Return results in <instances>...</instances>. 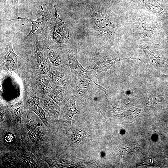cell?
Instances as JSON below:
<instances>
[{"instance_id":"cell-16","label":"cell","mask_w":168,"mask_h":168,"mask_svg":"<svg viewBox=\"0 0 168 168\" xmlns=\"http://www.w3.org/2000/svg\"><path fill=\"white\" fill-rule=\"evenodd\" d=\"M38 85L41 91L44 93L49 92L51 89L50 81L45 77H42L39 78Z\"/></svg>"},{"instance_id":"cell-14","label":"cell","mask_w":168,"mask_h":168,"mask_svg":"<svg viewBox=\"0 0 168 168\" xmlns=\"http://www.w3.org/2000/svg\"><path fill=\"white\" fill-rule=\"evenodd\" d=\"M63 87L57 86L51 90L50 92L51 98L58 105L63 101L65 96Z\"/></svg>"},{"instance_id":"cell-1","label":"cell","mask_w":168,"mask_h":168,"mask_svg":"<svg viewBox=\"0 0 168 168\" xmlns=\"http://www.w3.org/2000/svg\"><path fill=\"white\" fill-rule=\"evenodd\" d=\"M21 124V140L24 149L39 157L53 156V135L39 116L23 113Z\"/></svg>"},{"instance_id":"cell-15","label":"cell","mask_w":168,"mask_h":168,"mask_svg":"<svg viewBox=\"0 0 168 168\" xmlns=\"http://www.w3.org/2000/svg\"><path fill=\"white\" fill-rule=\"evenodd\" d=\"M142 110V109L133 107L122 113L115 116L123 118L132 119L138 116L141 113Z\"/></svg>"},{"instance_id":"cell-12","label":"cell","mask_w":168,"mask_h":168,"mask_svg":"<svg viewBox=\"0 0 168 168\" xmlns=\"http://www.w3.org/2000/svg\"><path fill=\"white\" fill-rule=\"evenodd\" d=\"M91 81L90 80L86 78L76 79V92L83 99H86L91 91Z\"/></svg>"},{"instance_id":"cell-6","label":"cell","mask_w":168,"mask_h":168,"mask_svg":"<svg viewBox=\"0 0 168 168\" xmlns=\"http://www.w3.org/2000/svg\"><path fill=\"white\" fill-rule=\"evenodd\" d=\"M55 15L51 27L53 36L55 41L59 43H63L68 41L69 35L64 22L58 15L57 9L54 7Z\"/></svg>"},{"instance_id":"cell-19","label":"cell","mask_w":168,"mask_h":168,"mask_svg":"<svg viewBox=\"0 0 168 168\" xmlns=\"http://www.w3.org/2000/svg\"><path fill=\"white\" fill-rule=\"evenodd\" d=\"M19 0H11L12 3L13 5H16L18 3Z\"/></svg>"},{"instance_id":"cell-20","label":"cell","mask_w":168,"mask_h":168,"mask_svg":"<svg viewBox=\"0 0 168 168\" xmlns=\"http://www.w3.org/2000/svg\"><path fill=\"white\" fill-rule=\"evenodd\" d=\"M162 77L164 79H166L168 81V75H163Z\"/></svg>"},{"instance_id":"cell-8","label":"cell","mask_w":168,"mask_h":168,"mask_svg":"<svg viewBox=\"0 0 168 168\" xmlns=\"http://www.w3.org/2000/svg\"><path fill=\"white\" fill-rule=\"evenodd\" d=\"M67 58L72 75L76 79L86 78L93 81L92 79V74L91 71L85 69L79 62L76 55L72 52L68 53Z\"/></svg>"},{"instance_id":"cell-10","label":"cell","mask_w":168,"mask_h":168,"mask_svg":"<svg viewBox=\"0 0 168 168\" xmlns=\"http://www.w3.org/2000/svg\"><path fill=\"white\" fill-rule=\"evenodd\" d=\"M3 56L7 68L11 71L17 69L19 65L18 57L15 53L11 43L7 44Z\"/></svg>"},{"instance_id":"cell-18","label":"cell","mask_w":168,"mask_h":168,"mask_svg":"<svg viewBox=\"0 0 168 168\" xmlns=\"http://www.w3.org/2000/svg\"><path fill=\"white\" fill-rule=\"evenodd\" d=\"M7 0H0L1 7L4 5L6 2Z\"/></svg>"},{"instance_id":"cell-7","label":"cell","mask_w":168,"mask_h":168,"mask_svg":"<svg viewBox=\"0 0 168 168\" xmlns=\"http://www.w3.org/2000/svg\"><path fill=\"white\" fill-rule=\"evenodd\" d=\"M40 102L48 115L47 119L52 128L54 124H58V123L59 107L51 98L49 97H43L40 100Z\"/></svg>"},{"instance_id":"cell-5","label":"cell","mask_w":168,"mask_h":168,"mask_svg":"<svg viewBox=\"0 0 168 168\" xmlns=\"http://www.w3.org/2000/svg\"><path fill=\"white\" fill-rule=\"evenodd\" d=\"M76 99V97L70 96L64 101V106L59 116V122L64 128L71 125L72 116L78 113V111L75 105Z\"/></svg>"},{"instance_id":"cell-9","label":"cell","mask_w":168,"mask_h":168,"mask_svg":"<svg viewBox=\"0 0 168 168\" xmlns=\"http://www.w3.org/2000/svg\"><path fill=\"white\" fill-rule=\"evenodd\" d=\"M27 101L28 109L34 112L39 116L49 130L53 134L52 128L46 118V114L41 106L39 98L34 95L29 98Z\"/></svg>"},{"instance_id":"cell-4","label":"cell","mask_w":168,"mask_h":168,"mask_svg":"<svg viewBox=\"0 0 168 168\" xmlns=\"http://www.w3.org/2000/svg\"><path fill=\"white\" fill-rule=\"evenodd\" d=\"M41 8L42 10L43 14L41 17L37 19L35 21H33L29 19L21 17L20 16L18 17L17 18L9 20L11 21L23 19L31 22L32 24L31 30L29 33L26 36L25 38L39 36L44 33V32L45 30L49 21V10H48V9L46 12H44L42 6H41Z\"/></svg>"},{"instance_id":"cell-3","label":"cell","mask_w":168,"mask_h":168,"mask_svg":"<svg viewBox=\"0 0 168 168\" xmlns=\"http://www.w3.org/2000/svg\"><path fill=\"white\" fill-rule=\"evenodd\" d=\"M128 59H137L136 58H117L109 56H98L95 57L91 65L92 75L98 76L103 71L110 69L116 63L123 60Z\"/></svg>"},{"instance_id":"cell-17","label":"cell","mask_w":168,"mask_h":168,"mask_svg":"<svg viewBox=\"0 0 168 168\" xmlns=\"http://www.w3.org/2000/svg\"><path fill=\"white\" fill-rule=\"evenodd\" d=\"M49 52L47 55L53 65L55 66H58L61 63V58L59 55L51 49L48 48Z\"/></svg>"},{"instance_id":"cell-13","label":"cell","mask_w":168,"mask_h":168,"mask_svg":"<svg viewBox=\"0 0 168 168\" xmlns=\"http://www.w3.org/2000/svg\"><path fill=\"white\" fill-rule=\"evenodd\" d=\"M49 74L52 81L57 86L63 87L66 85V77L62 69L58 68H53L49 72Z\"/></svg>"},{"instance_id":"cell-2","label":"cell","mask_w":168,"mask_h":168,"mask_svg":"<svg viewBox=\"0 0 168 168\" xmlns=\"http://www.w3.org/2000/svg\"><path fill=\"white\" fill-rule=\"evenodd\" d=\"M157 26L154 15L148 12L142 11L128 14L127 26L128 34L139 42L154 43L158 39Z\"/></svg>"},{"instance_id":"cell-11","label":"cell","mask_w":168,"mask_h":168,"mask_svg":"<svg viewBox=\"0 0 168 168\" xmlns=\"http://www.w3.org/2000/svg\"><path fill=\"white\" fill-rule=\"evenodd\" d=\"M35 53L38 69L41 73L44 74H47L50 70V62L44 56L43 53L39 49L37 46L35 48Z\"/></svg>"}]
</instances>
